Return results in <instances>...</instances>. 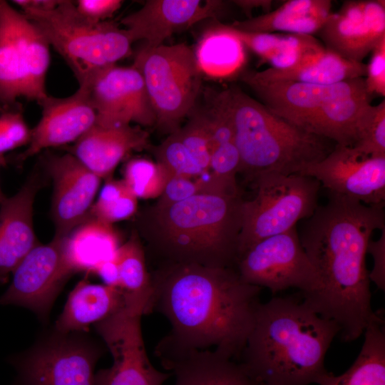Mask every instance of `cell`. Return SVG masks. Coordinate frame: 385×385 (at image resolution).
I'll return each instance as SVG.
<instances>
[{
  "label": "cell",
  "mask_w": 385,
  "mask_h": 385,
  "mask_svg": "<svg viewBox=\"0 0 385 385\" xmlns=\"http://www.w3.org/2000/svg\"><path fill=\"white\" fill-rule=\"evenodd\" d=\"M115 260L125 308L142 317L150 313L153 299L152 277L148 270L144 248L136 231L120 245Z\"/></svg>",
  "instance_id": "4316f807"
},
{
  "label": "cell",
  "mask_w": 385,
  "mask_h": 385,
  "mask_svg": "<svg viewBox=\"0 0 385 385\" xmlns=\"http://www.w3.org/2000/svg\"><path fill=\"white\" fill-rule=\"evenodd\" d=\"M94 274L101 277L104 284L119 287V274L115 258L100 265Z\"/></svg>",
  "instance_id": "60d3db41"
},
{
  "label": "cell",
  "mask_w": 385,
  "mask_h": 385,
  "mask_svg": "<svg viewBox=\"0 0 385 385\" xmlns=\"http://www.w3.org/2000/svg\"><path fill=\"white\" fill-rule=\"evenodd\" d=\"M330 0H289L262 15L236 21V29L257 33L304 34L318 33L332 13Z\"/></svg>",
  "instance_id": "484cf974"
},
{
  "label": "cell",
  "mask_w": 385,
  "mask_h": 385,
  "mask_svg": "<svg viewBox=\"0 0 385 385\" xmlns=\"http://www.w3.org/2000/svg\"><path fill=\"white\" fill-rule=\"evenodd\" d=\"M22 14L63 57L79 86L131 53L133 42L125 29L111 21L93 23L85 19L74 1L61 0L53 9H26Z\"/></svg>",
  "instance_id": "8992f818"
},
{
  "label": "cell",
  "mask_w": 385,
  "mask_h": 385,
  "mask_svg": "<svg viewBox=\"0 0 385 385\" xmlns=\"http://www.w3.org/2000/svg\"><path fill=\"white\" fill-rule=\"evenodd\" d=\"M190 115V120L175 131L197 165L209 173L211 155L209 135L199 116L195 112Z\"/></svg>",
  "instance_id": "e575fe53"
},
{
  "label": "cell",
  "mask_w": 385,
  "mask_h": 385,
  "mask_svg": "<svg viewBox=\"0 0 385 385\" xmlns=\"http://www.w3.org/2000/svg\"><path fill=\"white\" fill-rule=\"evenodd\" d=\"M41 117L31 130L26 149L19 155V163L44 149L75 143L96 121V114L83 87L66 98L48 96L40 104Z\"/></svg>",
  "instance_id": "d6986e66"
},
{
  "label": "cell",
  "mask_w": 385,
  "mask_h": 385,
  "mask_svg": "<svg viewBox=\"0 0 385 385\" xmlns=\"http://www.w3.org/2000/svg\"><path fill=\"white\" fill-rule=\"evenodd\" d=\"M353 147L360 153L371 157L385 156V100L368 105L361 113L356 130Z\"/></svg>",
  "instance_id": "d6a6232c"
},
{
  "label": "cell",
  "mask_w": 385,
  "mask_h": 385,
  "mask_svg": "<svg viewBox=\"0 0 385 385\" xmlns=\"http://www.w3.org/2000/svg\"><path fill=\"white\" fill-rule=\"evenodd\" d=\"M151 277L153 309L171 327L164 340L239 360L261 303L260 287L244 282L235 267L197 264L162 262Z\"/></svg>",
  "instance_id": "7a4b0ae2"
},
{
  "label": "cell",
  "mask_w": 385,
  "mask_h": 385,
  "mask_svg": "<svg viewBox=\"0 0 385 385\" xmlns=\"http://www.w3.org/2000/svg\"><path fill=\"white\" fill-rule=\"evenodd\" d=\"M118 232L92 216L63 238V252L73 274H94L103 263L113 260L121 245Z\"/></svg>",
  "instance_id": "d4e9b609"
},
{
  "label": "cell",
  "mask_w": 385,
  "mask_h": 385,
  "mask_svg": "<svg viewBox=\"0 0 385 385\" xmlns=\"http://www.w3.org/2000/svg\"><path fill=\"white\" fill-rule=\"evenodd\" d=\"M132 66L144 81L155 125L164 133H173L194 110L201 87L194 50L184 43L143 46Z\"/></svg>",
  "instance_id": "52a82bcc"
},
{
  "label": "cell",
  "mask_w": 385,
  "mask_h": 385,
  "mask_svg": "<svg viewBox=\"0 0 385 385\" xmlns=\"http://www.w3.org/2000/svg\"><path fill=\"white\" fill-rule=\"evenodd\" d=\"M297 174L316 179L328 194L384 207L385 156H367L351 146L336 144L325 158Z\"/></svg>",
  "instance_id": "4fadbf2b"
},
{
  "label": "cell",
  "mask_w": 385,
  "mask_h": 385,
  "mask_svg": "<svg viewBox=\"0 0 385 385\" xmlns=\"http://www.w3.org/2000/svg\"><path fill=\"white\" fill-rule=\"evenodd\" d=\"M120 0H78L75 6L78 14L85 19L101 23L106 21L121 6Z\"/></svg>",
  "instance_id": "f35d334b"
},
{
  "label": "cell",
  "mask_w": 385,
  "mask_h": 385,
  "mask_svg": "<svg viewBox=\"0 0 385 385\" xmlns=\"http://www.w3.org/2000/svg\"><path fill=\"white\" fill-rule=\"evenodd\" d=\"M124 307V293L120 288L91 283L84 278L69 293L53 329L61 333H88L91 325Z\"/></svg>",
  "instance_id": "cb8c5ba5"
},
{
  "label": "cell",
  "mask_w": 385,
  "mask_h": 385,
  "mask_svg": "<svg viewBox=\"0 0 385 385\" xmlns=\"http://www.w3.org/2000/svg\"><path fill=\"white\" fill-rule=\"evenodd\" d=\"M50 45L22 13L0 1V110L19 98L40 104L48 96L46 78Z\"/></svg>",
  "instance_id": "9c48e42d"
},
{
  "label": "cell",
  "mask_w": 385,
  "mask_h": 385,
  "mask_svg": "<svg viewBox=\"0 0 385 385\" xmlns=\"http://www.w3.org/2000/svg\"><path fill=\"white\" fill-rule=\"evenodd\" d=\"M205 191H215L209 179L208 173L197 178L173 175L167 183L155 205L168 206Z\"/></svg>",
  "instance_id": "d590c367"
},
{
  "label": "cell",
  "mask_w": 385,
  "mask_h": 385,
  "mask_svg": "<svg viewBox=\"0 0 385 385\" xmlns=\"http://www.w3.org/2000/svg\"><path fill=\"white\" fill-rule=\"evenodd\" d=\"M11 282L0 304L27 308L47 322L55 300L73 274L63 257V238L38 244L12 273Z\"/></svg>",
  "instance_id": "5bb4252c"
},
{
  "label": "cell",
  "mask_w": 385,
  "mask_h": 385,
  "mask_svg": "<svg viewBox=\"0 0 385 385\" xmlns=\"http://www.w3.org/2000/svg\"><path fill=\"white\" fill-rule=\"evenodd\" d=\"M219 94L233 125L239 173L249 182L264 174H297L325 158L336 145L289 123L238 87Z\"/></svg>",
  "instance_id": "5b68a950"
},
{
  "label": "cell",
  "mask_w": 385,
  "mask_h": 385,
  "mask_svg": "<svg viewBox=\"0 0 385 385\" xmlns=\"http://www.w3.org/2000/svg\"><path fill=\"white\" fill-rule=\"evenodd\" d=\"M240 192L205 191L138 215L135 230L162 262L235 267L242 227Z\"/></svg>",
  "instance_id": "277c9868"
},
{
  "label": "cell",
  "mask_w": 385,
  "mask_h": 385,
  "mask_svg": "<svg viewBox=\"0 0 385 385\" xmlns=\"http://www.w3.org/2000/svg\"><path fill=\"white\" fill-rule=\"evenodd\" d=\"M42 185L41 175L36 170L14 195L0 204V283L6 282L22 260L39 244L33 210Z\"/></svg>",
  "instance_id": "44dd1931"
},
{
  "label": "cell",
  "mask_w": 385,
  "mask_h": 385,
  "mask_svg": "<svg viewBox=\"0 0 385 385\" xmlns=\"http://www.w3.org/2000/svg\"><path fill=\"white\" fill-rule=\"evenodd\" d=\"M31 130L23 115L17 111H4L0 115V161L4 164L5 153L28 145Z\"/></svg>",
  "instance_id": "8d00e7d4"
},
{
  "label": "cell",
  "mask_w": 385,
  "mask_h": 385,
  "mask_svg": "<svg viewBox=\"0 0 385 385\" xmlns=\"http://www.w3.org/2000/svg\"><path fill=\"white\" fill-rule=\"evenodd\" d=\"M141 318L124 307L93 325L113 358L110 367L96 372L95 385H163L171 376L150 362Z\"/></svg>",
  "instance_id": "7c38bea8"
},
{
  "label": "cell",
  "mask_w": 385,
  "mask_h": 385,
  "mask_svg": "<svg viewBox=\"0 0 385 385\" xmlns=\"http://www.w3.org/2000/svg\"><path fill=\"white\" fill-rule=\"evenodd\" d=\"M323 45L342 58L362 63L385 37L384 0H347L318 32Z\"/></svg>",
  "instance_id": "2e32d148"
},
{
  "label": "cell",
  "mask_w": 385,
  "mask_h": 385,
  "mask_svg": "<svg viewBox=\"0 0 385 385\" xmlns=\"http://www.w3.org/2000/svg\"><path fill=\"white\" fill-rule=\"evenodd\" d=\"M53 183L51 215L56 238H64L90 216L101 178L70 153L45 158Z\"/></svg>",
  "instance_id": "e0dca14e"
},
{
  "label": "cell",
  "mask_w": 385,
  "mask_h": 385,
  "mask_svg": "<svg viewBox=\"0 0 385 385\" xmlns=\"http://www.w3.org/2000/svg\"><path fill=\"white\" fill-rule=\"evenodd\" d=\"M12 2L22 11L26 9L48 11L56 8L61 0H15Z\"/></svg>",
  "instance_id": "b9f144b4"
},
{
  "label": "cell",
  "mask_w": 385,
  "mask_h": 385,
  "mask_svg": "<svg viewBox=\"0 0 385 385\" xmlns=\"http://www.w3.org/2000/svg\"><path fill=\"white\" fill-rule=\"evenodd\" d=\"M148 133L139 127L95 123L73 143L68 153L101 179H108L129 153L148 146Z\"/></svg>",
  "instance_id": "7402d4cb"
},
{
  "label": "cell",
  "mask_w": 385,
  "mask_h": 385,
  "mask_svg": "<svg viewBox=\"0 0 385 385\" xmlns=\"http://www.w3.org/2000/svg\"><path fill=\"white\" fill-rule=\"evenodd\" d=\"M227 26L245 48L274 69L289 68L305 54L323 45L311 35L248 32Z\"/></svg>",
  "instance_id": "f1b7e54d"
},
{
  "label": "cell",
  "mask_w": 385,
  "mask_h": 385,
  "mask_svg": "<svg viewBox=\"0 0 385 385\" xmlns=\"http://www.w3.org/2000/svg\"><path fill=\"white\" fill-rule=\"evenodd\" d=\"M328 195L299 233L319 279V289L302 297L317 314L334 322L341 339L349 342L381 317L371 307L366 256L374 232L385 228V213L382 207Z\"/></svg>",
  "instance_id": "6da1fadb"
},
{
  "label": "cell",
  "mask_w": 385,
  "mask_h": 385,
  "mask_svg": "<svg viewBox=\"0 0 385 385\" xmlns=\"http://www.w3.org/2000/svg\"><path fill=\"white\" fill-rule=\"evenodd\" d=\"M337 324L303 300L272 297L260 303L239 359L262 385H310L327 372L324 360Z\"/></svg>",
  "instance_id": "3957f363"
},
{
  "label": "cell",
  "mask_w": 385,
  "mask_h": 385,
  "mask_svg": "<svg viewBox=\"0 0 385 385\" xmlns=\"http://www.w3.org/2000/svg\"><path fill=\"white\" fill-rule=\"evenodd\" d=\"M252 183L257 193L242 202L237 257L256 242L285 232L298 221L308 219L319 206L321 185L312 177L269 173Z\"/></svg>",
  "instance_id": "ba28073f"
},
{
  "label": "cell",
  "mask_w": 385,
  "mask_h": 385,
  "mask_svg": "<svg viewBox=\"0 0 385 385\" xmlns=\"http://www.w3.org/2000/svg\"><path fill=\"white\" fill-rule=\"evenodd\" d=\"M366 65L364 77L366 91L369 96L373 94L385 96V37L373 48Z\"/></svg>",
  "instance_id": "74e56055"
},
{
  "label": "cell",
  "mask_w": 385,
  "mask_h": 385,
  "mask_svg": "<svg viewBox=\"0 0 385 385\" xmlns=\"http://www.w3.org/2000/svg\"><path fill=\"white\" fill-rule=\"evenodd\" d=\"M377 240H371L368 244L367 253H370L374 260V267L369 274L370 281L377 287L385 289V228Z\"/></svg>",
  "instance_id": "ab89813d"
},
{
  "label": "cell",
  "mask_w": 385,
  "mask_h": 385,
  "mask_svg": "<svg viewBox=\"0 0 385 385\" xmlns=\"http://www.w3.org/2000/svg\"><path fill=\"white\" fill-rule=\"evenodd\" d=\"M361 349L352 365L342 374L327 372L318 385H385V332L382 317L364 332Z\"/></svg>",
  "instance_id": "f546056e"
},
{
  "label": "cell",
  "mask_w": 385,
  "mask_h": 385,
  "mask_svg": "<svg viewBox=\"0 0 385 385\" xmlns=\"http://www.w3.org/2000/svg\"><path fill=\"white\" fill-rule=\"evenodd\" d=\"M256 385H262V384H257Z\"/></svg>",
  "instance_id": "f6af8a7d"
},
{
  "label": "cell",
  "mask_w": 385,
  "mask_h": 385,
  "mask_svg": "<svg viewBox=\"0 0 385 385\" xmlns=\"http://www.w3.org/2000/svg\"><path fill=\"white\" fill-rule=\"evenodd\" d=\"M245 48L226 24L216 23L202 34L194 53L202 75L226 78L236 74L243 66Z\"/></svg>",
  "instance_id": "83f0119b"
},
{
  "label": "cell",
  "mask_w": 385,
  "mask_h": 385,
  "mask_svg": "<svg viewBox=\"0 0 385 385\" xmlns=\"http://www.w3.org/2000/svg\"><path fill=\"white\" fill-rule=\"evenodd\" d=\"M232 2L239 6L245 13L249 14L254 9H263L267 12L271 9L272 1L271 0H235Z\"/></svg>",
  "instance_id": "7bdbcfd3"
},
{
  "label": "cell",
  "mask_w": 385,
  "mask_h": 385,
  "mask_svg": "<svg viewBox=\"0 0 385 385\" xmlns=\"http://www.w3.org/2000/svg\"><path fill=\"white\" fill-rule=\"evenodd\" d=\"M366 64L345 59L324 45L302 57L284 69L247 72L242 76L260 82L293 81L316 85H332L356 78H364Z\"/></svg>",
  "instance_id": "603a6c76"
},
{
  "label": "cell",
  "mask_w": 385,
  "mask_h": 385,
  "mask_svg": "<svg viewBox=\"0 0 385 385\" xmlns=\"http://www.w3.org/2000/svg\"><path fill=\"white\" fill-rule=\"evenodd\" d=\"M3 163L0 161V166L1 165H2ZM6 196L4 195V194L3 193L2 190H1V185H0V204L6 199Z\"/></svg>",
  "instance_id": "ee69618b"
},
{
  "label": "cell",
  "mask_w": 385,
  "mask_h": 385,
  "mask_svg": "<svg viewBox=\"0 0 385 385\" xmlns=\"http://www.w3.org/2000/svg\"><path fill=\"white\" fill-rule=\"evenodd\" d=\"M138 198L123 180L108 178L93 203L90 215L106 223L128 220L136 215Z\"/></svg>",
  "instance_id": "4dcf8cb0"
},
{
  "label": "cell",
  "mask_w": 385,
  "mask_h": 385,
  "mask_svg": "<svg viewBox=\"0 0 385 385\" xmlns=\"http://www.w3.org/2000/svg\"><path fill=\"white\" fill-rule=\"evenodd\" d=\"M173 177L160 163L143 158L130 160L123 172V182L138 199H155Z\"/></svg>",
  "instance_id": "1f68e13d"
},
{
  "label": "cell",
  "mask_w": 385,
  "mask_h": 385,
  "mask_svg": "<svg viewBox=\"0 0 385 385\" xmlns=\"http://www.w3.org/2000/svg\"><path fill=\"white\" fill-rule=\"evenodd\" d=\"M96 114V124L104 127L155 125L140 73L133 66L106 68L83 86Z\"/></svg>",
  "instance_id": "9a60e30c"
},
{
  "label": "cell",
  "mask_w": 385,
  "mask_h": 385,
  "mask_svg": "<svg viewBox=\"0 0 385 385\" xmlns=\"http://www.w3.org/2000/svg\"><path fill=\"white\" fill-rule=\"evenodd\" d=\"M153 153L156 162L162 165L172 176L197 178L207 174L195 162L176 131L169 134L155 147Z\"/></svg>",
  "instance_id": "836d02e7"
},
{
  "label": "cell",
  "mask_w": 385,
  "mask_h": 385,
  "mask_svg": "<svg viewBox=\"0 0 385 385\" xmlns=\"http://www.w3.org/2000/svg\"><path fill=\"white\" fill-rule=\"evenodd\" d=\"M235 269L244 282L273 294L294 287L306 296L319 287L296 226L252 245L237 257Z\"/></svg>",
  "instance_id": "8fae6325"
},
{
  "label": "cell",
  "mask_w": 385,
  "mask_h": 385,
  "mask_svg": "<svg viewBox=\"0 0 385 385\" xmlns=\"http://www.w3.org/2000/svg\"><path fill=\"white\" fill-rule=\"evenodd\" d=\"M155 354L173 385H256L237 360L215 350L183 348L161 339Z\"/></svg>",
  "instance_id": "ffe728a7"
},
{
  "label": "cell",
  "mask_w": 385,
  "mask_h": 385,
  "mask_svg": "<svg viewBox=\"0 0 385 385\" xmlns=\"http://www.w3.org/2000/svg\"><path fill=\"white\" fill-rule=\"evenodd\" d=\"M103 351L87 333L53 329L11 359L16 371L13 385H95V367Z\"/></svg>",
  "instance_id": "30bf717a"
},
{
  "label": "cell",
  "mask_w": 385,
  "mask_h": 385,
  "mask_svg": "<svg viewBox=\"0 0 385 385\" xmlns=\"http://www.w3.org/2000/svg\"><path fill=\"white\" fill-rule=\"evenodd\" d=\"M225 3L217 0H148L136 11L120 21L132 42L154 48L177 31L220 15Z\"/></svg>",
  "instance_id": "ac0fdd59"
}]
</instances>
